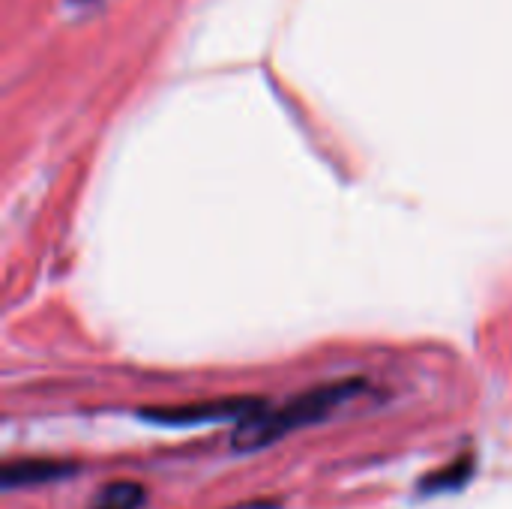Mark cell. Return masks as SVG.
<instances>
[{"instance_id": "cell-1", "label": "cell", "mask_w": 512, "mask_h": 509, "mask_svg": "<svg viewBox=\"0 0 512 509\" xmlns=\"http://www.w3.org/2000/svg\"><path fill=\"white\" fill-rule=\"evenodd\" d=\"M363 390H366V381L348 378V381H333V384L306 390V393L294 396L291 402H285L282 408H273V411L261 408L255 417H249L246 423L237 426L231 447L240 453L264 450L297 429H309V426H318V423L336 417L345 405H351L357 396H363Z\"/></svg>"}, {"instance_id": "cell-2", "label": "cell", "mask_w": 512, "mask_h": 509, "mask_svg": "<svg viewBox=\"0 0 512 509\" xmlns=\"http://www.w3.org/2000/svg\"><path fill=\"white\" fill-rule=\"evenodd\" d=\"M261 408L258 399H246V396H234V399H207V402H192V405H174V408H147L141 411V420L156 423V426H177V429H189V426H204V423H231L240 420L246 423L249 417H255Z\"/></svg>"}, {"instance_id": "cell-3", "label": "cell", "mask_w": 512, "mask_h": 509, "mask_svg": "<svg viewBox=\"0 0 512 509\" xmlns=\"http://www.w3.org/2000/svg\"><path fill=\"white\" fill-rule=\"evenodd\" d=\"M69 474H75L72 465L42 462V459H24V462H6L0 480H3V489H30V486L57 483V480H63Z\"/></svg>"}, {"instance_id": "cell-4", "label": "cell", "mask_w": 512, "mask_h": 509, "mask_svg": "<svg viewBox=\"0 0 512 509\" xmlns=\"http://www.w3.org/2000/svg\"><path fill=\"white\" fill-rule=\"evenodd\" d=\"M147 501V489L132 483V480H111L108 486H102L93 501L90 509H141Z\"/></svg>"}, {"instance_id": "cell-5", "label": "cell", "mask_w": 512, "mask_h": 509, "mask_svg": "<svg viewBox=\"0 0 512 509\" xmlns=\"http://www.w3.org/2000/svg\"><path fill=\"white\" fill-rule=\"evenodd\" d=\"M471 477V462H453L447 471L432 474L423 480V492H444V489H459Z\"/></svg>"}]
</instances>
